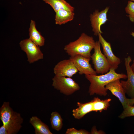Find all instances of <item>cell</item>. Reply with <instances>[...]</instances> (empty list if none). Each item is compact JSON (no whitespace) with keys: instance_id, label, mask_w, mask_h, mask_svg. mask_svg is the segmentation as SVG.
<instances>
[{"instance_id":"23","label":"cell","mask_w":134,"mask_h":134,"mask_svg":"<svg viewBox=\"0 0 134 134\" xmlns=\"http://www.w3.org/2000/svg\"><path fill=\"white\" fill-rule=\"evenodd\" d=\"M104 132L102 131H98L95 126L93 127L91 129L90 133L92 134H103Z\"/></svg>"},{"instance_id":"7","label":"cell","mask_w":134,"mask_h":134,"mask_svg":"<svg viewBox=\"0 0 134 134\" xmlns=\"http://www.w3.org/2000/svg\"><path fill=\"white\" fill-rule=\"evenodd\" d=\"M109 9V7H107L100 11L98 10H96L90 14V20L94 35L97 36L99 34L103 33L100 28L102 25L105 24L108 20L107 14Z\"/></svg>"},{"instance_id":"17","label":"cell","mask_w":134,"mask_h":134,"mask_svg":"<svg viewBox=\"0 0 134 134\" xmlns=\"http://www.w3.org/2000/svg\"><path fill=\"white\" fill-rule=\"evenodd\" d=\"M49 5L55 13L61 9H65L74 11V8L65 0H43Z\"/></svg>"},{"instance_id":"11","label":"cell","mask_w":134,"mask_h":134,"mask_svg":"<svg viewBox=\"0 0 134 134\" xmlns=\"http://www.w3.org/2000/svg\"><path fill=\"white\" fill-rule=\"evenodd\" d=\"M120 79H116L110 82L105 86V87L118 98L124 108L129 105L128 99L126 96L125 92Z\"/></svg>"},{"instance_id":"20","label":"cell","mask_w":134,"mask_h":134,"mask_svg":"<svg viewBox=\"0 0 134 134\" xmlns=\"http://www.w3.org/2000/svg\"><path fill=\"white\" fill-rule=\"evenodd\" d=\"M125 11L128 14L127 16L129 17L130 21L134 23V2L129 1L125 8Z\"/></svg>"},{"instance_id":"19","label":"cell","mask_w":134,"mask_h":134,"mask_svg":"<svg viewBox=\"0 0 134 134\" xmlns=\"http://www.w3.org/2000/svg\"><path fill=\"white\" fill-rule=\"evenodd\" d=\"M50 120L52 129L57 131L61 130L63 126V119L59 113L53 112L51 114Z\"/></svg>"},{"instance_id":"3","label":"cell","mask_w":134,"mask_h":134,"mask_svg":"<svg viewBox=\"0 0 134 134\" xmlns=\"http://www.w3.org/2000/svg\"><path fill=\"white\" fill-rule=\"evenodd\" d=\"M95 42L92 37L83 33L76 40L66 45L64 49L70 57L80 55L91 58V52L94 49Z\"/></svg>"},{"instance_id":"6","label":"cell","mask_w":134,"mask_h":134,"mask_svg":"<svg viewBox=\"0 0 134 134\" xmlns=\"http://www.w3.org/2000/svg\"><path fill=\"white\" fill-rule=\"evenodd\" d=\"M19 45L21 50L26 54L28 61L30 63H33L43 59V54L39 46L29 38L21 40Z\"/></svg>"},{"instance_id":"25","label":"cell","mask_w":134,"mask_h":134,"mask_svg":"<svg viewBox=\"0 0 134 134\" xmlns=\"http://www.w3.org/2000/svg\"><path fill=\"white\" fill-rule=\"evenodd\" d=\"M132 69L134 72V60H133V63L131 66Z\"/></svg>"},{"instance_id":"24","label":"cell","mask_w":134,"mask_h":134,"mask_svg":"<svg viewBox=\"0 0 134 134\" xmlns=\"http://www.w3.org/2000/svg\"><path fill=\"white\" fill-rule=\"evenodd\" d=\"M128 103L129 105H133L134 104V99H128Z\"/></svg>"},{"instance_id":"16","label":"cell","mask_w":134,"mask_h":134,"mask_svg":"<svg viewBox=\"0 0 134 134\" xmlns=\"http://www.w3.org/2000/svg\"><path fill=\"white\" fill-rule=\"evenodd\" d=\"M29 122L34 128L35 134H53L48 126L37 117L33 116Z\"/></svg>"},{"instance_id":"22","label":"cell","mask_w":134,"mask_h":134,"mask_svg":"<svg viewBox=\"0 0 134 134\" xmlns=\"http://www.w3.org/2000/svg\"><path fill=\"white\" fill-rule=\"evenodd\" d=\"M90 133L85 130L81 129L79 130L72 128L68 129L66 131V134H89Z\"/></svg>"},{"instance_id":"10","label":"cell","mask_w":134,"mask_h":134,"mask_svg":"<svg viewBox=\"0 0 134 134\" xmlns=\"http://www.w3.org/2000/svg\"><path fill=\"white\" fill-rule=\"evenodd\" d=\"M73 63L80 75H96V71L92 68L89 62L91 58L80 55L70 57L69 58Z\"/></svg>"},{"instance_id":"2","label":"cell","mask_w":134,"mask_h":134,"mask_svg":"<svg viewBox=\"0 0 134 134\" xmlns=\"http://www.w3.org/2000/svg\"><path fill=\"white\" fill-rule=\"evenodd\" d=\"M85 78L90 82L88 92L90 96L95 94L100 96H106L108 91L105 86L115 80L121 79H126L127 76L125 74L117 73L114 69L111 68L105 74L98 75H86Z\"/></svg>"},{"instance_id":"27","label":"cell","mask_w":134,"mask_h":134,"mask_svg":"<svg viewBox=\"0 0 134 134\" xmlns=\"http://www.w3.org/2000/svg\"><path fill=\"white\" fill-rule=\"evenodd\" d=\"M131 1H134V0H131Z\"/></svg>"},{"instance_id":"12","label":"cell","mask_w":134,"mask_h":134,"mask_svg":"<svg viewBox=\"0 0 134 134\" xmlns=\"http://www.w3.org/2000/svg\"><path fill=\"white\" fill-rule=\"evenodd\" d=\"M98 36L99 37V41L102 47L104 54L111 68L115 70L118 67V65L120 63V59L114 54L110 43L104 39L101 34H99Z\"/></svg>"},{"instance_id":"18","label":"cell","mask_w":134,"mask_h":134,"mask_svg":"<svg viewBox=\"0 0 134 134\" xmlns=\"http://www.w3.org/2000/svg\"><path fill=\"white\" fill-rule=\"evenodd\" d=\"M93 102V111L101 112L103 110L107 109L110 105V103L111 100L110 98L101 100L98 98L95 97L92 100Z\"/></svg>"},{"instance_id":"21","label":"cell","mask_w":134,"mask_h":134,"mask_svg":"<svg viewBox=\"0 0 134 134\" xmlns=\"http://www.w3.org/2000/svg\"><path fill=\"white\" fill-rule=\"evenodd\" d=\"M132 116H134V106L128 105L124 108L122 112L119 116L121 119Z\"/></svg>"},{"instance_id":"15","label":"cell","mask_w":134,"mask_h":134,"mask_svg":"<svg viewBox=\"0 0 134 134\" xmlns=\"http://www.w3.org/2000/svg\"><path fill=\"white\" fill-rule=\"evenodd\" d=\"M74 11L68 10H60L55 13V22L56 24L61 25L72 20L74 18Z\"/></svg>"},{"instance_id":"4","label":"cell","mask_w":134,"mask_h":134,"mask_svg":"<svg viewBox=\"0 0 134 134\" xmlns=\"http://www.w3.org/2000/svg\"><path fill=\"white\" fill-rule=\"evenodd\" d=\"M52 80L54 88L66 96L71 95L80 89L78 84L71 77L55 75Z\"/></svg>"},{"instance_id":"5","label":"cell","mask_w":134,"mask_h":134,"mask_svg":"<svg viewBox=\"0 0 134 134\" xmlns=\"http://www.w3.org/2000/svg\"><path fill=\"white\" fill-rule=\"evenodd\" d=\"M94 49V52L91 55V58L95 71L97 74L106 73L111 68V67L106 58L101 50L99 41H96Z\"/></svg>"},{"instance_id":"13","label":"cell","mask_w":134,"mask_h":134,"mask_svg":"<svg viewBox=\"0 0 134 134\" xmlns=\"http://www.w3.org/2000/svg\"><path fill=\"white\" fill-rule=\"evenodd\" d=\"M77 104L78 107L72 111V115L76 119H80L86 114L93 111L92 100L85 103L78 102Z\"/></svg>"},{"instance_id":"14","label":"cell","mask_w":134,"mask_h":134,"mask_svg":"<svg viewBox=\"0 0 134 134\" xmlns=\"http://www.w3.org/2000/svg\"><path fill=\"white\" fill-rule=\"evenodd\" d=\"M29 38L39 46H42L44 44L45 39L36 27L35 22L31 20L29 29Z\"/></svg>"},{"instance_id":"1","label":"cell","mask_w":134,"mask_h":134,"mask_svg":"<svg viewBox=\"0 0 134 134\" xmlns=\"http://www.w3.org/2000/svg\"><path fill=\"white\" fill-rule=\"evenodd\" d=\"M0 119L3 124L0 127V134L17 133L23 121L20 114L13 110L8 102H4L0 108Z\"/></svg>"},{"instance_id":"9","label":"cell","mask_w":134,"mask_h":134,"mask_svg":"<svg viewBox=\"0 0 134 134\" xmlns=\"http://www.w3.org/2000/svg\"><path fill=\"white\" fill-rule=\"evenodd\" d=\"M132 61V58L130 56L125 58L127 79L126 81L121 80L120 81L126 94L130 99H134V72L130 65Z\"/></svg>"},{"instance_id":"26","label":"cell","mask_w":134,"mask_h":134,"mask_svg":"<svg viewBox=\"0 0 134 134\" xmlns=\"http://www.w3.org/2000/svg\"><path fill=\"white\" fill-rule=\"evenodd\" d=\"M131 35H132L133 37H134V32H132L131 33Z\"/></svg>"},{"instance_id":"8","label":"cell","mask_w":134,"mask_h":134,"mask_svg":"<svg viewBox=\"0 0 134 134\" xmlns=\"http://www.w3.org/2000/svg\"><path fill=\"white\" fill-rule=\"evenodd\" d=\"M55 75L71 77L78 71L73 63L69 59L59 62L53 68Z\"/></svg>"}]
</instances>
